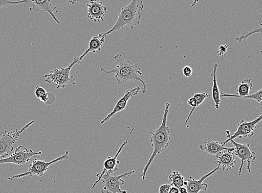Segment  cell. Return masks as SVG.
I'll use <instances>...</instances> for the list:
<instances>
[{"label":"cell","instance_id":"obj_26","mask_svg":"<svg viewBox=\"0 0 262 193\" xmlns=\"http://www.w3.org/2000/svg\"><path fill=\"white\" fill-rule=\"evenodd\" d=\"M21 3H28V1H20V2H11L8 0H0V8L6 7V6L11 5L19 4Z\"/></svg>","mask_w":262,"mask_h":193},{"label":"cell","instance_id":"obj_6","mask_svg":"<svg viewBox=\"0 0 262 193\" xmlns=\"http://www.w3.org/2000/svg\"><path fill=\"white\" fill-rule=\"evenodd\" d=\"M68 154L69 152L66 151L65 154L63 155V156L56 158L49 162L35 159L33 160L32 163L29 166V170L28 172L18 174V175H16L15 176L9 177L8 179L9 180H12L26 176H37L38 177H42L43 174L48 171L50 166L54 163H57L58 161L69 159Z\"/></svg>","mask_w":262,"mask_h":193},{"label":"cell","instance_id":"obj_18","mask_svg":"<svg viewBox=\"0 0 262 193\" xmlns=\"http://www.w3.org/2000/svg\"><path fill=\"white\" fill-rule=\"evenodd\" d=\"M253 83L251 79H244L242 81L237 89V94L231 95L221 92V97L223 98H243L248 96L250 91L253 88Z\"/></svg>","mask_w":262,"mask_h":193},{"label":"cell","instance_id":"obj_8","mask_svg":"<svg viewBox=\"0 0 262 193\" xmlns=\"http://www.w3.org/2000/svg\"><path fill=\"white\" fill-rule=\"evenodd\" d=\"M262 120V114L256 119L252 122H246L242 120L238 124V128L234 134L230 136L229 131H227V139L222 142L221 144L224 147L230 140H234L235 138H251L254 135V131L257 128V124Z\"/></svg>","mask_w":262,"mask_h":193},{"label":"cell","instance_id":"obj_19","mask_svg":"<svg viewBox=\"0 0 262 193\" xmlns=\"http://www.w3.org/2000/svg\"><path fill=\"white\" fill-rule=\"evenodd\" d=\"M200 149L202 152L207 153L210 155H215L217 156L222 151L224 150H230L232 148H226L222 146L221 143L218 141H212L209 140L205 141L203 144L199 146Z\"/></svg>","mask_w":262,"mask_h":193},{"label":"cell","instance_id":"obj_31","mask_svg":"<svg viewBox=\"0 0 262 193\" xmlns=\"http://www.w3.org/2000/svg\"><path fill=\"white\" fill-rule=\"evenodd\" d=\"M259 24L260 25V26H262V23H261L259 22Z\"/></svg>","mask_w":262,"mask_h":193},{"label":"cell","instance_id":"obj_14","mask_svg":"<svg viewBox=\"0 0 262 193\" xmlns=\"http://www.w3.org/2000/svg\"><path fill=\"white\" fill-rule=\"evenodd\" d=\"M88 7V17L95 22L101 23L104 21V17L107 12V8L102 2L91 0L86 4Z\"/></svg>","mask_w":262,"mask_h":193},{"label":"cell","instance_id":"obj_22","mask_svg":"<svg viewBox=\"0 0 262 193\" xmlns=\"http://www.w3.org/2000/svg\"><path fill=\"white\" fill-rule=\"evenodd\" d=\"M168 179H169L171 185L174 187L180 188L185 186L186 180L182 174L178 171H173L168 176Z\"/></svg>","mask_w":262,"mask_h":193},{"label":"cell","instance_id":"obj_15","mask_svg":"<svg viewBox=\"0 0 262 193\" xmlns=\"http://www.w3.org/2000/svg\"><path fill=\"white\" fill-rule=\"evenodd\" d=\"M220 169V167L217 166L213 171L206 174V175L202 177L198 180L195 179L191 176L189 177L188 180H187V183L185 186L188 193H199L202 190L207 191L208 188V185L204 182V180L211 175H213V174Z\"/></svg>","mask_w":262,"mask_h":193},{"label":"cell","instance_id":"obj_13","mask_svg":"<svg viewBox=\"0 0 262 193\" xmlns=\"http://www.w3.org/2000/svg\"><path fill=\"white\" fill-rule=\"evenodd\" d=\"M235 149L232 148L230 150H224L216 157L215 164L217 166L222 167L223 171L232 170L236 164Z\"/></svg>","mask_w":262,"mask_h":193},{"label":"cell","instance_id":"obj_27","mask_svg":"<svg viewBox=\"0 0 262 193\" xmlns=\"http://www.w3.org/2000/svg\"><path fill=\"white\" fill-rule=\"evenodd\" d=\"M172 185L171 184H165L161 185L159 187V193H169L170 188Z\"/></svg>","mask_w":262,"mask_h":193},{"label":"cell","instance_id":"obj_25","mask_svg":"<svg viewBox=\"0 0 262 193\" xmlns=\"http://www.w3.org/2000/svg\"><path fill=\"white\" fill-rule=\"evenodd\" d=\"M242 99H253L257 101L261 105H262V89L253 94L249 95L243 98Z\"/></svg>","mask_w":262,"mask_h":193},{"label":"cell","instance_id":"obj_2","mask_svg":"<svg viewBox=\"0 0 262 193\" xmlns=\"http://www.w3.org/2000/svg\"><path fill=\"white\" fill-rule=\"evenodd\" d=\"M114 59L117 66L113 70L107 71L104 68H102L101 71L106 75L114 74V77L118 85H123L128 81H135V82L137 81L140 82L143 86L142 93L145 94L147 87L145 81L140 78L142 75L140 68L133 63H131L128 60H124L120 54L116 55Z\"/></svg>","mask_w":262,"mask_h":193},{"label":"cell","instance_id":"obj_29","mask_svg":"<svg viewBox=\"0 0 262 193\" xmlns=\"http://www.w3.org/2000/svg\"><path fill=\"white\" fill-rule=\"evenodd\" d=\"M169 193H180L179 189V188L172 186L170 188Z\"/></svg>","mask_w":262,"mask_h":193},{"label":"cell","instance_id":"obj_5","mask_svg":"<svg viewBox=\"0 0 262 193\" xmlns=\"http://www.w3.org/2000/svg\"><path fill=\"white\" fill-rule=\"evenodd\" d=\"M34 122V120L29 122L20 130L5 131L0 133V157L2 159L6 158L11 152L13 151L14 143L24 131L32 126Z\"/></svg>","mask_w":262,"mask_h":193},{"label":"cell","instance_id":"obj_11","mask_svg":"<svg viewBox=\"0 0 262 193\" xmlns=\"http://www.w3.org/2000/svg\"><path fill=\"white\" fill-rule=\"evenodd\" d=\"M42 154L41 152H34L24 146H20L16 148L15 151L10 156L0 159V164L5 163H12L15 165H21L29 162L30 158L35 155Z\"/></svg>","mask_w":262,"mask_h":193},{"label":"cell","instance_id":"obj_28","mask_svg":"<svg viewBox=\"0 0 262 193\" xmlns=\"http://www.w3.org/2000/svg\"><path fill=\"white\" fill-rule=\"evenodd\" d=\"M183 73L185 77H190L193 73L192 68L189 66H185L183 68Z\"/></svg>","mask_w":262,"mask_h":193},{"label":"cell","instance_id":"obj_23","mask_svg":"<svg viewBox=\"0 0 262 193\" xmlns=\"http://www.w3.org/2000/svg\"><path fill=\"white\" fill-rule=\"evenodd\" d=\"M257 33H262V27H256L251 32L243 33L241 35L236 37V41L238 43H241L243 40L246 39L248 37Z\"/></svg>","mask_w":262,"mask_h":193},{"label":"cell","instance_id":"obj_9","mask_svg":"<svg viewBox=\"0 0 262 193\" xmlns=\"http://www.w3.org/2000/svg\"><path fill=\"white\" fill-rule=\"evenodd\" d=\"M233 145L235 149V154L241 160V164L239 169V175L241 176L243 165L246 162L247 163V170L249 174H251V166L254 160L257 158V155L250 149L249 144H239L234 140L229 141Z\"/></svg>","mask_w":262,"mask_h":193},{"label":"cell","instance_id":"obj_21","mask_svg":"<svg viewBox=\"0 0 262 193\" xmlns=\"http://www.w3.org/2000/svg\"><path fill=\"white\" fill-rule=\"evenodd\" d=\"M35 95L41 102L48 105H51L55 102V96L52 92H48L45 89L39 86H36Z\"/></svg>","mask_w":262,"mask_h":193},{"label":"cell","instance_id":"obj_10","mask_svg":"<svg viewBox=\"0 0 262 193\" xmlns=\"http://www.w3.org/2000/svg\"><path fill=\"white\" fill-rule=\"evenodd\" d=\"M134 129L135 128H133L132 130H131L127 138L122 143V144L121 146L119 149H118V151L115 156L114 157L108 156L107 159L105 160L103 164V170L101 173L97 174L96 177L98 179L94 184H93L92 189L95 187L96 185L100 182V180H102L104 176L111 175V174L115 173L118 170V165H119L120 163V161L117 159L118 155H119L122 151L124 147L127 144L130 136L133 134Z\"/></svg>","mask_w":262,"mask_h":193},{"label":"cell","instance_id":"obj_12","mask_svg":"<svg viewBox=\"0 0 262 193\" xmlns=\"http://www.w3.org/2000/svg\"><path fill=\"white\" fill-rule=\"evenodd\" d=\"M140 90L141 88L140 86H137L133 89L127 90L125 92V94H124V96L118 101L114 110H112L111 113L108 114L103 120L100 122L99 125H102L104 123L109 121L111 118L116 114L125 109L127 107L129 99L138 95Z\"/></svg>","mask_w":262,"mask_h":193},{"label":"cell","instance_id":"obj_7","mask_svg":"<svg viewBox=\"0 0 262 193\" xmlns=\"http://www.w3.org/2000/svg\"><path fill=\"white\" fill-rule=\"evenodd\" d=\"M136 173L135 170L124 173L119 176L105 175L102 180L103 182L102 193H127L122 190L121 186L124 184L123 178H127Z\"/></svg>","mask_w":262,"mask_h":193},{"label":"cell","instance_id":"obj_16","mask_svg":"<svg viewBox=\"0 0 262 193\" xmlns=\"http://www.w3.org/2000/svg\"><path fill=\"white\" fill-rule=\"evenodd\" d=\"M105 35L104 33H100L98 35H95L89 42V48L80 57H78L79 60L81 63L85 57L90 53H96L97 52L101 51L103 43L105 41Z\"/></svg>","mask_w":262,"mask_h":193},{"label":"cell","instance_id":"obj_1","mask_svg":"<svg viewBox=\"0 0 262 193\" xmlns=\"http://www.w3.org/2000/svg\"><path fill=\"white\" fill-rule=\"evenodd\" d=\"M170 105L169 103H166L163 122H162L161 126L150 132L149 141L151 143L154 151L151 157L149 158L145 166L143 168L141 174L142 180H145L149 167L155 158L158 155L164 152L169 146L171 140L170 130L167 126V119Z\"/></svg>","mask_w":262,"mask_h":193},{"label":"cell","instance_id":"obj_30","mask_svg":"<svg viewBox=\"0 0 262 193\" xmlns=\"http://www.w3.org/2000/svg\"><path fill=\"white\" fill-rule=\"evenodd\" d=\"M180 193H188V191H187L186 188L185 186H183V187H181L179 188Z\"/></svg>","mask_w":262,"mask_h":193},{"label":"cell","instance_id":"obj_20","mask_svg":"<svg viewBox=\"0 0 262 193\" xmlns=\"http://www.w3.org/2000/svg\"><path fill=\"white\" fill-rule=\"evenodd\" d=\"M218 67L217 64L213 65V71L211 74V76L213 78V87H212L211 95L215 103V107L216 109L220 108L221 101V92L220 91L219 86L217 83L216 71Z\"/></svg>","mask_w":262,"mask_h":193},{"label":"cell","instance_id":"obj_24","mask_svg":"<svg viewBox=\"0 0 262 193\" xmlns=\"http://www.w3.org/2000/svg\"><path fill=\"white\" fill-rule=\"evenodd\" d=\"M229 40H227L226 42H224L223 44L221 45L219 47V50L218 51L215 53V55L217 54L219 57L222 58L221 61H222L223 59L226 60V53L229 50H234V49H229V46L230 44H227V42Z\"/></svg>","mask_w":262,"mask_h":193},{"label":"cell","instance_id":"obj_17","mask_svg":"<svg viewBox=\"0 0 262 193\" xmlns=\"http://www.w3.org/2000/svg\"><path fill=\"white\" fill-rule=\"evenodd\" d=\"M28 3H32L33 4V7L29 8L30 11L39 12L40 10L45 11L51 15L56 22L58 24L60 23V22L54 13V11L57 9V7L53 6L51 1L34 0V1H28Z\"/></svg>","mask_w":262,"mask_h":193},{"label":"cell","instance_id":"obj_3","mask_svg":"<svg viewBox=\"0 0 262 193\" xmlns=\"http://www.w3.org/2000/svg\"><path fill=\"white\" fill-rule=\"evenodd\" d=\"M143 8L144 6L142 0H133L121 9L116 22L108 32L104 33V35L107 36L126 26L132 29L138 26L142 16L141 11Z\"/></svg>","mask_w":262,"mask_h":193},{"label":"cell","instance_id":"obj_4","mask_svg":"<svg viewBox=\"0 0 262 193\" xmlns=\"http://www.w3.org/2000/svg\"><path fill=\"white\" fill-rule=\"evenodd\" d=\"M80 64L81 63L78 58H74L71 64L66 67L61 68H55L54 70L50 71L45 75L43 77L46 79L45 82L49 84L55 83L57 89H64L66 85L71 84L76 85V79L73 76H71V71L74 65Z\"/></svg>","mask_w":262,"mask_h":193}]
</instances>
